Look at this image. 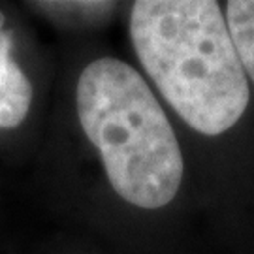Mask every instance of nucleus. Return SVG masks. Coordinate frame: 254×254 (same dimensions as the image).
Listing matches in <instances>:
<instances>
[{
  "mask_svg": "<svg viewBox=\"0 0 254 254\" xmlns=\"http://www.w3.org/2000/svg\"><path fill=\"white\" fill-rule=\"evenodd\" d=\"M11 32L0 30V130L19 127L32 106V83L11 57Z\"/></svg>",
  "mask_w": 254,
  "mask_h": 254,
  "instance_id": "obj_3",
  "label": "nucleus"
},
{
  "mask_svg": "<svg viewBox=\"0 0 254 254\" xmlns=\"http://www.w3.org/2000/svg\"><path fill=\"white\" fill-rule=\"evenodd\" d=\"M130 38L145 73L189 127L213 137L239 123L251 91L218 2H134Z\"/></svg>",
  "mask_w": 254,
  "mask_h": 254,
  "instance_id": "obj_1",
  "label": "nucleus"
},
{
  "mask_svg": "<svg viewBox=\"0 0 254 254\" xmlns=\"http://www.w3.org/2000/svg\"><path fill=\"white\" fill-rule=\"evenodd\" d=\"M4 23H6V17H4V13L0 11V30H4Z\"/></svg>",
  "mask_w": 254,
  "mask_h": 254,
  "instance_id": "obj_5",
  "label": "nucleus"
},
{
  "mask_svg": "<svg viewBox=\"0 0 254 254\" xmlns=\"http://www.w3.org/2000/svg\"><path fill=\"white\" fill-rule=\"evenodd\" d=\"M224 19L239 64L254 85V0H230Z\"/></svg>",
  "mask_w": 254,
  "mask_h": 254,
  "instance_id": "obj_4",
  "label": "nucleus"
},
{
  "mask_svg": "<svg viewBox=\"0 0 254 254\" xmlns=\"http://www.w3.org/2000/svg\"><path fill=\"white\" fill-rule=\"evenodd\" d=\"M83 134L98 151L109 185L139 209L172 203L185 160L172 123L141 73L115 57L83 68L75 89Z\"/></svg>",
  "mask_w": 254,
  "mask_h": 254,
  "instance_id": "obj_2",
  "label": "nucleus"
}]
</instances>
